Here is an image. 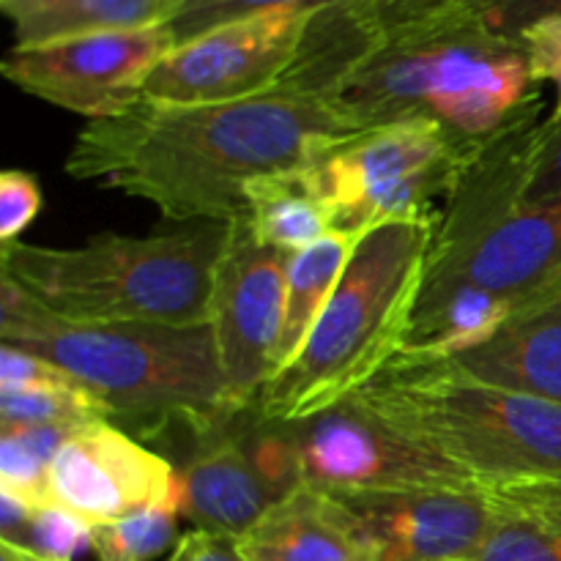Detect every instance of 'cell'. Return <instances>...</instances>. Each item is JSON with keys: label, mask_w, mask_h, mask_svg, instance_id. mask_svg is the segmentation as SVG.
Instances as JSON below:
<instances>
[{"label": "cell", "mask_w": 561, "mask_h": 561, "mask_svg": "<svg viewBox=\"0 0 561 561\" xmlns=\"http://www.w3.org/2000/svg\"><path fill=\"white\" fill-rule=\"evenodd\" d=\"M228 225L179 233L99 236L80 247L16 241L0 252V274L53 316L91 327H201L211 321Z\"/></svg>", "instance_id": "cell-5"}, {"label": "cell", "mask_w": 561, "mask_h": 561, "mask_svg": "<svg viewBox=\"0 0 561 561\" xmlns=\"http://www.w3.org/2000/svg\"><path fill=\"white\" fill-rule=\"evenodd\" d=\"M438 365L471 381L561 403V279L520 299L485 343Z\"/></svg>", "instance_id": "cell-16"}, {"label": "cell", "mask_w": 561, "mask_h": 561, "mask_svg": "<svg viewBox=\"0 0 561 561\" xmlns=\"http://www.w3.org/2000/svg\"><path fill=\"white\" fill-rule=\"evenodd\" d=\"M247 225L263 247L294 255L332 233L307 168L261 175L247 184Z\"/></svg>", "instance_id": "cell-20"}, {"label": "cell", "mask_w": 561, "mask_h": 561, "mask_svg": "<svg viewBox=\"0 0 561 561\" xmlns=\"http://www.w3.org/2000/svg\"><path fill=\"white\" fill-rule=\"evenodd\" d=\"M561 192V124L542 121L540 137H537L535 159L529 168V181H526L524 203L546 201V197Z\"/></svg>", "instance_id": "cell-30"}, {"label": "cell", "mask_w": 561, "mask_h": 561, "mask_svg": "<svg viewBox=\"0 0 561 561\" xmlns=\"http://www.w3.org/2000/svg\"><path fill=\"white\" fill-rule=\"evenodd\" d=\"M548 14H561V0H491L482 9L488 25L507 36H515L520 27Z\"/></svg>", "instance_id": "cell-32"}, {"label": "cell", "mask_w": 561, "mask_h": 561, "mask_svg": "<svg viewBox=\"0 0 561 561\" xmlns=\"http://www.w3.org/2000/svg\"><path fill=\"white\" fill-rule=\"evenodd\" d=\"M49 504L91 526L148 507H179V471L110 422L77 427L49 474Z\"/></svg>", "instance_id": "cell-12"}, {"label": "cell", "mask_w": 561, "mask_h": 561, "mask_svg": "<svg viewBox=\"0 0 561 561\" xmlns=\"http://www.w3.org/2000/svg\"><path fill=\"white\" fill-rule=\"evenodd\" d=\"M340 0H184L179 14L170 20L168 31L175 47L211 27L244 20V16L266 14V11H318Z\"/></svg>", "instance_id": "cell-26"}, {"label": "cell", "mask_w": 561, "mask_h": 561, "mask_svg": "<svg viewBox=\"0 0 561 561\" xmlns=\"http://www.w3.org/2000/svg\"><path fill=\"white\" fill-rule=\"evenodd\" d=\"M0 561H47V559L36 557V553H33V551L14 546V542H3V540H0Z\"/></svg>", "instance_id": "cell-35"}, {"label": "cell", "mask_w": 561, "mask_h": 561, "mask_svg": "<svg viewBox=\"0 0 561 561\" xmlns=\"http://www.w3.org/2000/svg\"><path fill=\"white\" fill-rule=\"evenodd\" d=\"M239 414V411H236ZM236 414L211 431H195V453L181 463V518L195 529L241 540L274 504L283 502L241 442Z\"/></svg>", "instance_id": "cell-15"}, {"label": "cell", "mask_w": 561, "mask_h": 561, "mask_svg": "<svg viewBox=\"0 0 561 561\" xmlns=\"http://www.w3.org/2000/svg\"><path fill=\"white\" fill-rule=\"evenodd\" d=\"M247 561H373L343 504L301 485L239 540Z\"/></svg>", "instance_id": "cell-17"}, {"label": "cell", "mask_w": 561, "mask_h": 561, "mask_svg": "<svg viewBox=\"0 0 561 561\" xmlns=\"http://www.w3.org/2000/svg\"><path fill=\"white\" fill-rule=\"evenodd\" d=\"M491 526L469 561H561V477L488 488Z\"/></svg>", "instance_id": "cell-19"}, {"label": "cell", "mask_w": 561, "mask_h": 561, "mask_svg": "<svg viewBox=\"0 0 561 561\" xmlns=\"http://www.w3.org/2000/svg\"><path fill=\"white\" fill-rule=\"evenodd\" d=\"M542 96L518 36L474 11L367 36L327 104L351 131L436 121L460 146H477Z\"/></svg>", "instance_id": "cell-2"}, {"label": "cell", "mask_w": 561, "mask_h": 561, "mask_svg": "<svg viewBox=\"0 0 561 561\" xmlns=\"http://www.w3.org/2000/svg\"><path fill=\"white\" fill-rule=\"evenodd\" d=\"M288 257L263 247L247 219L228 225L211 299V329L230 403L250 409L274 376L285 318Z\"/></svg>", "instance_id": "cell-11"}, {"label": "cell", "mask_w": 561, "mask_h": 561, "mask_svg": "<svg viewBox=\"0 0 561 561\" xmlns=\"http://www.w3.org/2000/svg\"><path fill=\"white\" fill-rule=\"evenodd\" d=\"M351 236L327 233L316 244L294 252L288 257V288H285V318L283 334H279L277 359H274V376L299 354L307 334L321 318L323 307L332 299L340 277L345 272L351 250H354ZM272 376V378H274Z\"/></svg>", "instance_id": "cell-21"}, {"label": "cell", "mask_w": 561, "mask_h": 561, "mask_svg": "<svg viewBox=\"0 0 561 561\" xmlns=\"http://www.w3.org/2000/svg\"><path fill=\"white\" fill-rule=\"evenodd\" d=\"M354 398L482 488L561 477V403L553 400L403 359Z\"/></svg>", "instance_id": "cell-6"}, {"label": "cell", "mask_w": 561, "mask_h": 561, "mask_svg": "<svg viewBox=\"0 0 561 561\" xmlns=\"http://www.w3.org/2000/svg\"><path fill=\"white\" fill-rule=\"evenodd\" d=\"M515 36L524 44L531 77L540 85L553 82V88H557V99H553V107L548 110V121L561 124V14L540 16V20L520 27Z\"/></svg>", "instance_id": "cell-28"}, {"label": "cell", "mask_w": 561, "mask_h": 561, "mask_svg": "<svg viewBox=\"0 0 561 561\" xmlns=\"http://www.w3.org/2000/svg\"><path fill=\"white\" fill-rule=\"evenodd\" d=\"M20 548L47 561H77L93 551V526L58 504H44L33 515Z\"/></svg>", "instance_id": "cell-27"}, {"label": "cell", "mask_w": 561, "mask_h": 561, "mask_svg": "<svg viewBox=\"0 0 561 561\" xmlns=\"http://www.w3.org/2000/svg\"><path fill=\"white\" fill-rule=\"evenodd\" d=\"M110 420L113 414L107 405L77 381L49 387H0V425L85 427Z\"/></svg>", "instance_id": "cell-23"}, {"label": "cell", "mask_w": 561, "mask_h": 561, "mask_svg": "<svg viewBox=\"0 0 561 561\" xmlns=\"http://www.w3.org/2000/svg\"><path fill=\"white\" fill-rule=\"evenodd\" d=\"M318 96L277 85L225 104L137 102L118 118L88 121L66 173L118 190L170 222L247 219V184L316 164L354 137Z\"/></svg>", "instance_id": "cell-1"}, {"label": "cell", "mask_w": 561, "mask_h": 561, "mask_svg": "<svg viewBox=\"0 0 561 561\" xmlns=\"http://www.w3.org/2000/svg\"><path fill=\"white\" fill-rule=\"evenodd\" d=\"M312 14L266 11L175 44L148 75L142 99L192 107L261 96L296 64Z\"/></svg>", "instance_id": "cell-8"}, {"label": "cell", "mask_w": 561, "mask_h": 561, "mask_svg": "<svg viewBox=\"0 0 561 561\" xmlns=\"http://www.w3.org/2000/svg\"><path fill=\"white\" fill-rule=\"evenodd\" d=\"M75 431L66 425H0V485L38 507L49 504L53 463Z\"/></svg>", "instance_id": "cell-22"}, {"label": "cell", "mask_w": 561, "mask_h": 561, "mask_svg": "<svg viewBox=\"0 0 561 561\" xmlns=\"http://www.w3.org/2000/svg\"><path fill=\"white\" fill-rule=\"evenodd\" d=\"M38 211H42L38 181L25 170H3L0 173V244H16L38 217Z\"/></svg>", "instance_id": "cell-29"}, {"label": "cell", "mask_w": 561, "mask_h": 561, "mask_svg": "<svg viewBox=\"0 0 561 561\" xmlns=\"http://www.w3.org/2000/svg\"><path fill=\"white\" fill-rule=\"evenodd\" d=\"M288 425L299 453L301 482L329 496L405 488H482L447 460L409 442L359 398Z\"/></svg>", "instance_id": "cell-9"}, {"label": "cell", "mask_w": 561, "mask_h": 561, "mask_svg": "<svg viewBox=\"0 0 561 561\" xmlns=\"http://www.w3.org/2000/svg\"><path fill=\"white\" fill-rule=\"evenodd\" d=\"M179 518V507H148L113 524L93 526V557L96 561H153L181 540Z\"/></svg>", "instance_id": "cell-24"}, {"label": "cell", "mask_w": 561, "mask_h": 561, "mask_svg": "<svg viewBox=\"0 0 561 561\" xmlns=\"http://www.w3.org/2000/svg\"><path fill=\"white\" fill-rule=\"evenodd\" d=\"M436 222H389L354 241L345 272L299 354L266 383L255 409L301 422L376 381L405 348Z\"/></svg>", "instance_id": "cell-4"}, {"label": "cell", "mask_w": 561, "mask_h": 561, "mask_svg": "<svg viewBox=\"0 0 561 561\" xmlns=\"http://www.w3.org/2000/svg\"><path fill=\"white\" fill-rule=\"evenodd\" d=\"M75 378L60 370L53 362L0 343V387H49V383H69Z\"/></svg>", "instance_id": "cell-31"}, {"label": "cell", "mask_w": 561, "mask_h": 561, "mask_svg": "<svg viewBox=\"0 0 561 561\" xmlns=\"http://www.w3.org/2000/svg\"><path fill=\"white\" fill-rule=\"evenodd\" d=\"M173 49L168 25L14 47L3 77L20 91L88 121L118 118L142 102L153 66Z\"/></svg>", "instance_id": "cell-10"}, {"label": "cell", "mask_w": 561, "mask_h": 561, "mask_svg": "<svg viewBox=\"0 0 561 561\" xmlns=\"http://www.w3.org/2000/svg\"><path fill=\"white\" fill-rule=\"evenodd\" d=\"M561 279V192L524 203L449 261L427 266L420 299L471 285L518 305Z\"/></svg>", "instance_id": "cell-14"}, {"label": "cell", "mask_w": 561, "mask_h": 561, "mask_svg": "<svg viewBox=\"0 0 561 561\" xmlns=\"http://www.w3.org/2000/svg\"><path fill=\"white\" fill-rule=\"evenodd\" d=\"M463 153L436 121H400L348 137L307 175L334 233L359 239L378 225L436 222Z\"/></svg>", "instance_id": "cell-7"}, {"label": "cell", "mask_w": 561, "mask_h": 561, "mask_svg": "<svg viewBox=\"0 0 561 561\" xmlns=\"http://www.w3.org/2000/svg\"><path fill=\"white\" fill-rule=\"evenodd\" d=\"M0 343L58 365L102 400L113 420L137 422L148 438L173 425L211 431L239 411L230 403L211 323H69L0 274Z\"/></svg>", "instance_id": "cell-3"}, {"label": "cell", "mask_w": 561, "mask_h": 561, "mask_svg": "<svg viewBox=\"0 0 561 561\" xmlns=\"http://www.w3.org/2000/svg\"><path fill=\"white\" fill-rule=\"evenodd\" d=\"M168 561H247V557L241 553L236 537L192 529L181 535Z\"/></svg>", "instance_id": "cell-33"}, {"label": "cell", "mask_w": 561, "mask_h": 561, "mask_svg": "<svg viewBox=\"0 0 561 561\" xmlns=\"http://www.w3.org/2000/svg\"><path fill=\"white\" fill-rule=\"evenodd\" d=\"M36 510L38 504H33L31 499L0 485V540L22 546Z\"/></svg>", "instance_id": "cell-34"}, {"label": "cell", "mask_w": 561, "mask_h": 561, "mask_svg": "<svg viewBox=\"0 0 561 561\" xmlns=\"http://www.w3.org/2000/svg\"><path fill=\"white\" fill-rule=\"evenodd\" d=\"M373 561H469L491 526L488 488L337 493Z\"/></svg>", "instance_id": "cell-13"}, {"label": "cell", "mask_w": 561, "mask_h": 561, "mask_svg": "<svg viewBox=\"0 0 561 561\" xmlns=\"http://www.w3.org/2000/svg\"><path fill=\"white\" fill-rule=\"evenodd\" d=\"M488 3L491 0H340L337 9L362 33L378 36L436 16L463 14V11L482 14Z\"/></svg>", "instance_id": "cell-25"}, {"label": "cell", "mask_w": 561, "mask_h": 561, "mask_svg": "<svg viewBox=\"0 0 561 561\" xmlns=\"http://www.w3.org/2000/svg\"><path fill=\"white\" fill-rule=\"evenodd\" d=\"M181 5L184 0H0L14 25V47L162 27Z\"/></svg>", "instance_id": "cell-18"}]
</instances>
